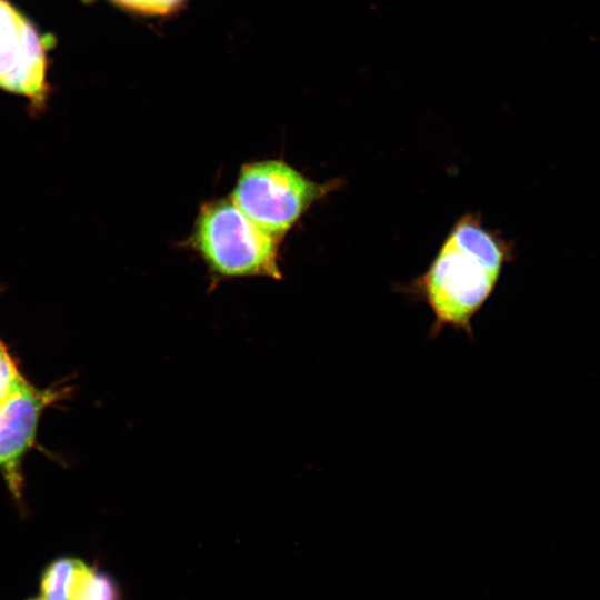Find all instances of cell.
<instances>
[{
  "label": "cell",
  "mask_w": 600,
  "mask_h": 600,
  "mask_svg": "<svg viewBox=\"0 0 600 600\" xmlns=\"http://www.w3.org/2000/svg\"><path fill=\"white\" fill-rule=\"evenodd\" d=\"M79 559L62 557L52 561L43 571L40 590L46 600H67L68 589Z\"/></svg>",
  "instance_id": "obj_7"
},
{
  "label": "cell",
  "mask_w": 600,
  "mask_h": 600,
  "mask_svg": "<svg viewBox=\"0 0 600 600\" xmlns=\"http://www.w3.org/2000/svg\"><path fill=\"white\" fill-rule=\"evenodd\" d=\"M341 182L320 183L283 161L264 160L241 168L231 200L259 229L279 239Z\"/></svg>",
  "instance_id": "obj_2"
},
{
  "label": "cell",
  "mask_w": 600,
  "mask_h": 600,
  "mask_svg": "<svg viewBox=\"0 0 600 600\" xmlns=\"http://www.w3.org/2000/svg\"><path fill=\"white\" fill-rule=\"evenodd\" d=\"M513 258L512 243L486 228L479 213L457 219L427 270L402 288L431 311L428 337L452 328L473 339L472 320Z\"/></svg>",
  "instance_id": "obj_1"
},
{
  "label": "cell",
  "mask_w": 600,
  "mask_h": 600,
  "mask_svg": "<svg viewBox=\"0 0 600 600\" xmlns=\"http://www.w3.org/2000/svg\"><path fill=\"white\" fill-rule=\"evenodd\" d=\"M24 379L19 373L13 360L6 351L2 343L0 344V403L17 391L23 383Z\"/></svg>",
  "instance_id": "obj_8"
},
{
  "label": "cell",
  "mask_w": 600,
  "mask_h": 600,
  "mask_svg": "<svg viewBox=\"0 0 600 600\" xmlns=\"http://www.w3.org/2000/svg\"><path fill=\"white\" fill-rule=\"evenodd\" d=\"M184 0H151V14H168L177 10Z\"/></svg>",
  "instance_id": "obj_9"
},
{
  "label": "cell",
  "mask_w": 600,
  "mask_h": 600,
  "mask_svg": "<svg viewBox=\"0 0 600 600\" xmlns=\"http://www.w3.org/2000/svg\"><path fill=\"white\" fill-rule=\"evenodd\" d=\"M67 600H121V594L112 578L79 560Z\"/></svg>",
  "instance_id": "obj_6"
},
{
  "label": "cell",
  "mask_w": 600,
  "mask_h": 600,
  "mask_svg": "<svg viewBox=\"0 0 600 600\" xmlns=\"http://www.w3.org/2000/svg\"><path fill=\"white\" fill-rule=\"evenodd\" d=\"M30 600H46L43 598L30 599Z\"/></svg>",
  "instance_id": "obj_11"
},
{
  "label": "cell",
  "mask_w": 600,
  "mask_h": 600,
  "mask_svg": "<svg viewBox=\"0 0 600 600\" xmlns=\"http://www.w3.org/2000/svg\"><path fill=\"white\" fill-rule=\"evenodd\" d=\"M117 4L141 13L151 14V0H112Z\"/></svg>",
  "instance_id": "obj_10"
},
{
  "label": "cell",
  "mask_w": 600,
  "mask_h": 600,
  "mask_svg": "<svg viewBox=\"0 0 600 600\" xmlns=\"http://www.w3.org/2000/svg\"><path fill=\"white\" fill-rule=\"evenodd\" d=\"M48 398L24 382L0 403V469L12 491L19 487V464L32 444L40 412Z\"/></svg>",
  "instance_id": "obj_5"
},
{
  "label": "cell",
  "mask_w": 600,
  "mask_h": 600,
  "mask_svg": "<svg viewBox=\"0 0 600 600\" xmlns=\"http://www.w3.org/2000/svg\"><path fill=\"white\" fill-rule=\"evenodd\" d=\"M0 88L37 106L47 91L44 42L7 0H0Z\"/></svg>",
  "instance_id": "obj_4"
},
{
  "label": "cell",
  "mask_w": 600,
  "mask_h": 600,
  "mask_svg": "<svg viewBox=\"0 0 600 600\" xmlns=\"http://www.w3.org/2000/svg\"><path fill=\"white\" fill-rule=\"evenodd\" d=\"M191 240L219 276L281 278L278 239L259 229L232 200L204 204Z\"/></svg>",
  "instance_id": "obj_3"
},
{
  "label": "cell",
  "mask_w": 600,
  "mask_h": 600,
  "mask_svg": "<svg viewBox=\"0 0 600 600\" xmlns=\"http://www.w3.org/2000/svg\"><path fill=\"white\" fill-rule=\"evenodd\" d=\"M0 344H1V341H0Z\"/></svg>",
  "instance_id": "obj_12"
}]
</instances>
